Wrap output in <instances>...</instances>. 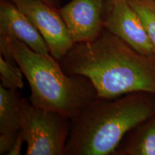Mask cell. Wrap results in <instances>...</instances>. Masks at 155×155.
Instances as JSON below:
<instances>
[{
	"mask_svg": "<svg viewBox=\"0 0 155 155\" xmlns=\"http://www.w3.org/2000/svg\"><path fill=\"white\" fill-rule=\"evenodd\" d=\"M59 63L67 74L88 78L98 98L155 94V57L139 53L105 28L94 40L75 43Z\"/></svg>",
	"mask_w": 155,
	"mask_h": 155,
	"instance_id": "6da1fadb",
	"label": "cell"
},
{
	"mask_svg": "<svg viewBox=\"0 0 155 155\" xmlns=\"http://www.w3.org/2000/svg\"><path fill=\"white\" fill-rule=\"evenodd\" d=\"M154 116V94L98 98L71 120L65 155H112L129 131Z\"/></svg>",
	"mask_w": 155,
	"mask_h": 155,
	"instance_id": "7a4b0ae2",
	"label": "cell"
},
{
	"mask_svg": "<svg viewBox=\"0 0 155 155\" xmlns=\"http://www.w3.org/2000/svg\"><path fill=\"white\" fill-rule=\"evenodd\" d=\"M0 55L22 70L30 87V101L37 107L72 120L98 98L88 78L67 74L53 56L36 53L22 42L0 37Z\"/></svg>",
	"mask_w": 155,
	"mask_h": 155,
	"instance_id": "3957f363",
	"label": "cell"
},
{
	"mask_svg": "<svg viewBox=\"0 0 155 155\" xmlns=\"http://www.w3.org/2000/svg\"><path fill=\"white\" fill-rule=\"evenodd\" d=\"M21 131L27 155H65L71 120L57 112L32 105L21 98Z\"/></svg>",
	"mask_w": 155,
	"mask_h": 155,
	"instance_id": "277c9868",
	"label": "cell"
},
{
	"mask_svg": "<svg viewBox=\"0 0 155 155\" xmlns=\"http://www.w3.org/2000/svg\"><path fill=\"white\" fill-rule=\"evenodd\" d=\"M10 1L38 29L56 61H61L75 44L58 8L42 0Z\"/></svg>",
	"mask_w": 155,
	"mask_h": 155,
	"instance_id": "5b68a950",
	"label": "cell"
},
{
	"mask_svg": "<svg viewBox=\"0 0 155 155\" xmlns=\"http://www.w3.org/2000/svg\"><path fill=\"white\" fill-rule=\"evenodd\" d=\"M104 26L139 53L155 57V48L146 28L128 0H106Z\"/></svg>",
	"mask_w": 155,
	"mask_h": 155,
	"instance_id": "8992f818",
	"label": "cell"
},
{
	"mask_svg": "<svg viewBox=\"0 0 155 155\" xmlns=\"http://www.w3.org/2000/svg\"><path fill=\"white\" fill-rule=\"evenodd\" d=\"M106 0H71L59 12L75 43L96 39L104 29Z\"/></svg>",
	"mask_w": 155,
	"mask_h": 155,
	"instance_id": "52a82bcc",
	"label": "cell"
},
{
	"mask_svg": "<svg viewBox=\"0 0 155 155\" xmlns=\"http://www.w3.org/2000/svg\"><path fill=\"white\" fill-rule=\"evenodd\" d=\"M0 37L17 40L36 53L52 57L38 29L10 0H0Z\"/></svg>",
	"mask_w": 155,
	"mask_h": 155,
	"instance_id": "ba28073f",
	"label": "cell"
},
{
	"mask_svg": "<svg viewBox=\"0 0 155 155\" xmlns=\"http://www.w3.org/2000/svg\"><path fill=\"white\" fill-rule=\"evenodd\" d=\"M21 96L0 85V154H7L21 130Z\"/></svg>",
	"mask_w": 155,
	"mask_h": 155,
	"instance_id": "9c48e42d",
	"label": "cell"
},
{
	"mask_svg": "<svg viewBox=\"0 0 155 155\" xmlns=\"http://www.w3.org/2000/svg\"><path fill=\"white\" fill-rule=\"evenodd\" d=\"M112 155H155V116L129 131Z\"/></svg>",
	"mask_w": 155,
	"mask_h": 155,
	"instance_id": "30bf717a",
	"label": "cell"
},
{
	"mask_svg": "<svg viewBox=\"0 0 155 155\" xmlns=\"http://www.w3.org/2000/svg\"><path fill=\"white\" fill-rule=\"evenodd\" d=\"M22 70L16 63H11L0 55V80L7 89H22L24 87Z\"/></svg>",
	"mask_w": 155,
	"mask_h": 155,
	"instance_id": "8fae6325",
	"label": "cell"
},
{
	"mask_svg": "<svg viewBox=\"0 0 155 155\" xmlns=\"http://www.w3.org/2000/svg\"><path fill=\"white\" fill-rule=\"evenodd\" d=\"M138 13L155 48V0H128Z\"/></svg>",
	"mask_w": 155,
	"mask_h": 155,
	"instance_id": "7c38bea8",
	"label": "cell"
},
{
	"mask_svg": "<svg viewBox=\"0 0 155 155\" xmlns=\"http://www.w3.org/2000/svg\"><path fill=\"white\" fill-rule=\"evenodd\" d=\"M25 142L24 136H23L22 131H19V133L17 135V138L13 143L11 149L7 153V155H19L21 154V149H22V146L23 143Z\"/></svg>",
	"mask_w": 155,
	"mask_h": 155,
	"instance_id": "4fadbf2b",
	"label": "cell"
},
{
	"mask_svg": "<svg viewBox=\"0 0 155 155\" xmlns=\"http://www.w3.org/2000/svg\"><path fill=\"white\" fill-rule=\"evenodd\" d=\"M42 1L48 3V5L53 6L54 7L59 9L61 7V3L63 0H42Z\"/></svg>",
	"mask_w": 155,
	"mask_h": 155,
	"instance_id": "5bb4252c",
	"label": "cell"
}]
</instances>
